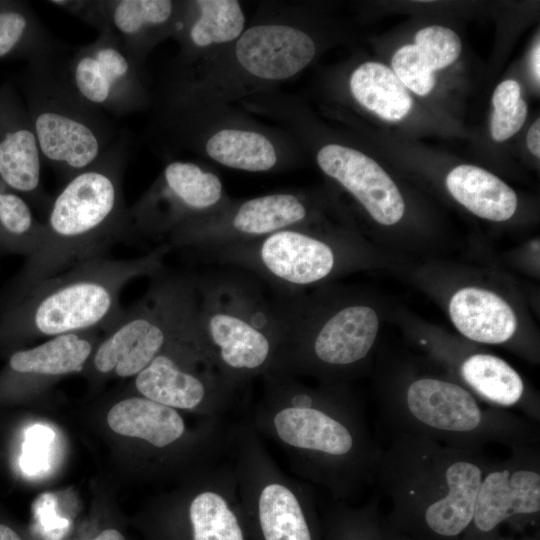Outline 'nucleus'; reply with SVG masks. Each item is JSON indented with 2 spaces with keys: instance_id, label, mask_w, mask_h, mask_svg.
Returning a JSON list of instances; mask_svg holds the SVG:
<instances>
[{
  "instance_id": "obj_1",
  "label": "nucleus",
  "mask_w": 540,
  "mask_h": 540,
  "mask_svg": "<svg viewBox=\"0 0 540 540\" xmlns=\"http://www.w3.org/2000/svg\"><path fill=\"white\" fill-rule=\"evenodd\" d=\"M130 151V136L122 128L96 163L64 183L45 215L38 248L1 294L0 308L36 284L109 256L112 246L134 238L123 191Z\"/></svg>"
},
{
  "instance_id": "obj_2",
  "label": "nucleus",
  "mask_w": 540,
  "mask_h": 540,
  "mask_svg": "<svg viewBox=\"0 0 540 540\" xmlns=\"http://www.w3.org/2000/svg\"><path fill=\"white\" fill-rule=\"evenodd\" d=\"M402 439L382 462L393 505L387 523L413 540H462L488 465L469 448Z\"/></svg>"
},
{
  "instance_id": "obj_3",
  "label": "nucleus",
  "mask_w": 540,
  "mask_h": 540,
  "mask_svg": "<svg viewBox=\"0 0 540 540\" xmlns=\"http://www.w3.org/2000/svg\"><path fill=\"white\" fill-rule=\"evenodd\" d=\"M167 243L133 258L110 256L75 265L46 279L0 308V340L108 330L124 308L120 295L131 281L165 270Z\"/></svg>"
},
{
  "instance_id": "obj_4",
  "label": "nucleus",
  "mask_w": 540,
  "mask_h": 540,
  "mask_svg": "<svg viewBox=\"0 0 540 540\" xmlns=\"http://www.w3.org/2000/svg\"><path fill=\"white\" fill-rule=\"evenodd\" d=\"M70 49L28 62L18 80L43 162L64 183L96 163L122 129L73 86L66 67Z\"/></svg>"
},
{
  "instance_id": "obj_5",
  "label": "nucleus",
  "mask_w": 540,
  "mask_h": 540,
  "mask_svg": "<svg viewBox=\"0 0 540 540\" xmlns=\"http://www.w3.org/2000/svg\"><path fill=\"white\" fill-rule=\"evenodd\" d=\"M194 331L202 350L229 373L248 374L273 360L282 341L277 299L237 271L196 276Z\"/></svg>"
},
{
  "instance_id": "obj_6",
  "label": "nucleus",
  "mask_w": 540,
  "mask_h": 540,
  "mask_svg": "<svg viewBox=\"0 0 540 540\" xmlns=\"http://www.w3.org/2000/svg\"><path fill=\"white\" fill-rule=\"evenodd\" d=\"M196 275L165 270L151 278L144 295L124 308L91 357L100 375L136 376L156 356L194 331Z\"/></svg>"
},
{
  "instance_id": "obj_7",
  "label": "nucleus",
  "mask_w": 540,
  "mask_h": 540,
  "mask_svg": "<svg viewBox=\"0 0 540 540\" xmlns=\"http://www.w3.org/2000/svg\"><path fill=\"white\" fill-rule=\"evenodd\" d=\"M276 299L282 324L277 354L282 362L350 366L364 359L375 342L379 321L368 305L344 304L323 313L314 299L300 294Z\"/></svg>"
},
{
  "instance_id": "obj_8",
  "label": "nucleus",
  "mask_w": 540,
  "mask_h": 540,
  "mask_svg": "<svg viewBox=\"0 0 540 540\" xmlns=\"http://www.w3.org/2000/svg\"><path fill=\"white\" fill-rule=\"evenodd\" d=\"M224 199L219 177L193 162L172 161L157 181L128 208L134 237L169 235L212 213Z\"/></svg>"
},
{
  "instance_id": "obj_9",
  "label": "nucleus",
  "mask_w": 540,
  "mask_h": 540,
  "mask_svg": "<svg viewBox=\"0 0 540 540\" xmlns=\"http://www.w3.org/2000/svg\"><path fill=\"white\" fill-rule=\"evenodd\" d=\"M309 217L305 200L295 193H274L248 199L223 213L189 221L168 235L171 248L207 249L261 239L301 225Z\"/></svg>"
},
{
  "instance_id": "obj_10",
  "label": "nucleus",
  "mask_w": 540,
  "mask_h": 540,
  "mask_svg": "<svg viewBox=\"0 0 540 540\" xmlns=\"http://www.w3.org/2000/svg\"><path fill=\"white\" fill-rule=\"evenodd\" d=\"M66 67L78 93L112 118L124 117L147 103L141 66L109 28L99 31L91 43L71 48Z\"/></svg>"
},
{
  "instance_id": "obj_11",
  "label": "nucleus",
  "mask_w": 540,
  "mask_h": 540,
  "mask_svg": "<svg viewBox=\"0 0 540 540\" xmlns=\"http://www.w3.org/2000/svg\"><path fill=\"white\" fill-rule=\"evenodd\" d=\"M402 420L416 436L448 440L452 446L469 448L472 439H489L504 421L497 413H485L473 395L462 386L436 378L413 381L405 394ZM470 449V448H469Z\"/></svg>"
},
{
  "instance_id": "obj_12",
  "label": "nucleus",
  "mask_w": 540,
  "mask_h": 540,
  "mask_svg": "<svg viewBox=\"0 0 540 540\" xmlns=\"http://www.w3.org/2000/svg\"><path fill=\"white\" fill-rule=\"evenodd\" d=\"M539 514V469L525 457L513 458L487 470L462 540H506L508 531L536 526Z\"/></svg>"
},
{
  "instance_id": "obj_13",
  "label": "nucleus",
  "mask_w": 540,
  "mask_h": 540,
  "mask_svg": "<svg viewBox=\"0 0 540 540\" xmlns=\"http://www.w3.org/2000/svg\"><path fill=\"white\" fill-rule=\"evenodd\" d=\"M43 164L23 98L6 82L0 86V181L46 215L53 197L42 184Z\"/></svg>"
},
{
  "instance_id": "obj_14",
  "label": "nucleus",
  "mask_w": 540,
  "mask_h": 540,
  "mask_svg": "<svg viewBox=\"0 0 540 540\" xmlns=\"http://www.w3.org/2000/svg\"><path fill=\"white\" fill-rule=\"evenodd\" d=\"M320 169L340 183L382 225H393L405 211L402 195L382 167L362 152L328 144L317 154Z\"/></svg>"
},
{
  "instance_id": "obj_15",
  "label": "nucleus",
  "mask_w": 540,
  "mask_h": 540,
  "mask_svg": "<svg viewBox=\"0 0 540 540\" xmlns=\"http://www.w3.org/2000/svg\"><path fill=\"white\" fill-rule=\"evenodd\" d=\"M316 46L304 31L289 25L263 24L243 31L235 45L240 66L264 80L295 76L313 60Z\"/></svg>"
},
{
  "instance_id": "obj_16",
  "label": "nucleus",
  "mask_w": 540,
  "mask_h": 540,
  "mask_svg": "<svg viewBox=\"0 0 540 540\" xmlns=\"http://www.w3.org/2000/svg\"><path fill=\"white\" fill-rule=\"evenodd\" d=\"M195 332L156 356L135 376V388L145 398L171 408L193 409L206 398L210 382L192 369L202 354Z\"/></svg>"
},
{
  "instance_id": "obj_17",
  "label": "nucleus",
  "mask_w": 540,
  "mask_h": 540,
  "mask_svg": "<svg viewBox=\"0 0 540 540\" xmlns=\"http://www.w3.org/2000/svg\"><path fill=\"white\" fill-rule=\"evenodd\" d=\"M176 16L177 5L170 0H104V29L118 37L139 66Z\"/></svg>"
},
{
  "instance_id": "obj_18",
  "label": "nucleus",
  "mask_w": 540,
  "mask_h": 540,
  "mask_svg": "<svg viewBox=\"0 0 540 540\" xmlns=\"http://www.w3.org/2000/svg\"><path fill=\"white\" fill-rule=\"evenodd\" d=\"M449 314L460 333L480 343H503L517 328V318L510 305L482 288L465 287L457 291L450 300Z\"/></svg>"
},
{
  "instance_id": "obj_19",
  "label": "nucleus",
  "mask_w": 540,
  "mask_h": 540,
  "mask_svg": "<svg viewBox=\"0 0 540 540\" xmlns=\"http://www.w3.org/2000/svg\"><path fill=\"white\" fill-rule=\"evenodd\" d=\"M98 331L51 337L37 346L13 352L8 367L17 375L55 378L82 371L98 344Z\"/></svg>"
},
{
  "instance_id": "obj_20",
  "label": "nucleus",
  "mask_w": 540,
  "mask_h": 540,
  "mask_svg": "<svg viewBox=\"0 0 540 540\" xmlns=\"http://www.w3.org/2000/svg\"><path fill=\"white\" fill-rule=\"evenodd\" d=\"M278 436L285 443L332 456L351 452V431L324 411L310 407H287L274 417Z\"/></svg>"
},
{
  "instance_id": "obj_21",
  "label": "nucleus",
  "mask_w": 540,
  "mask_h": 540,
  "mask_svg": "<svg viewBox=\"0 0 540 540\" xmlns=\"http://www.w3.org/2000/svg\"><path fill=\"white\" fill-rule=\"evenodd\" d=\"M450 194L473 214L491 221L511 218L518 200L511 187L491 172L474 165H459L446 177Z\"/></svg>"
},
{
  "instance_id": "obj_22",
  "label": "nucleus",
  "mask_w": 540,
  "mask_h": 540,
  "mask_svg": "<svg viewBox=\"0 0 540 540\" xmlns=\"http://www.w3.org/2000/svg\"><path fill=\"white\" fill-rule=\"evenodd\" d=\"M107 423L117 434L143 439L156 447L173 443L185 429L182 417L174 408L143 396L126 398L113 405Z\"/></svg>"
},
{
  "instance_id": "obj_23",
  "label": "nucleus",
  "mask_w": 540,
  "mask_h": 540,
  "mask_svg": "<svg viewBox=\"0 0 540 540\" xmlns=\"http://www.w3.org/2000/svg\"><path fill=\"white\" fill-rule=\"evenodd\" d=\"M67 46L27 2L0 1V59L22 58L30 62Z\"/></svg>"
},
{
  "instance_id": "obj_24",
  "label": "nucleus",
  "mask_w": 540,
  "mask_h": 540,
  "mask_svg": "<svg viewBox=\"0 0 540 540\" xmlns=\"http://www.w3.org/2000/svg\"><path fill=\"white\" fill-rule=\"evenodd\" d=\"M353 97L367 110L387 121H399L411 111L412 98L391 68L365 62L350 77Z\"/></svg>"
},
{
  "instance_id": "obj_25",
  "label": "nucleus",
  "mask_w": 540,
  "mask_h": 540,
  "mask_svg": "<svg viewBox=\"0 0 540 540\" xmlns=\"http://www.w3.org/2000/svg\"><path fill=\"white\" fill-rule=\"evenodd\" d=\"M205 151L223 166L249 172H265L277 163L272 142L255 131L220 130L207 140Z\"/></svg>"
},
{
  "instance_id": "obj_26",
  "label": "nucleus",
  "mask_w": 540,
  "mask_h": 540,
  "mask_svg": "<svg viewBox=\"0 0 540 540\" xmlns=\"http://www.w3.org/2000/svg\"><path fill=\"white\" fill-rule=\"evenodd\" d=\"M464 381L482 398L500 406H513L523 395L520 375L503 359L474 354L461 365Z\"/></svg>"
},
{
  "instance_id": "obj_27",
  "label": "nucleus",
  "mask_w": 540,
  "mask_h": 540,
  "mask_svg": "<svg viewBox=\"0 0 540 540\" xmlns=\"http://www.w3.org/2000/svg\"><path fill=\"white\" fill-rule=\"evenodd\" d=\"M43 228L28 201L0 181V254L29 257L41 242Z\"/></svg>"
},
{
  "instance_id": "obj_28",
  "label": "nucleus",
  "mask_w": 540,
  "mask_h": 540,
  "mask_svg": "<svg viewBox=\"0 0 540 540\" xmlns=\"http://www.w3.org/2000/svg\"><path fill=\"white\" fill-rule=\"evenodd\" d=\"M194 5L197 16L186 38L194 48H206L238 39L244 31L245 16L238 1L199 0Z\"/></svg>"
},
{
  "instance_id": "obj_29",
  "label": "nucleus",
  "mask_w": 540,
  "mask_h": 540,
  "mask_svg": "<svg viewBox=\"0 0 540 540\" xmlns=\"http://www.w3.org/2000/svg\"><path fill=\"white\" fill-rule=\"evenodd\" d=\"M492 103L491 135L495 141L502 142L516 134L527 117L520 84L511 79L501 82L493 93Z\"/></svg>"
},
{
  "instance_id": "obj_30",
  "label": "nucleus",
  "mask_w": 540,
  "mask_h": 540,
  "mask_svg": "<svg viewBox=\"0 0 540 540\" xmlns=\"http://www.w3.org/2000/svg\"><path fill=\"white\" fill-rule=\"evenodd\" d=\"M415 47L431 71L450 66L459 57L462 44L459 36L444 26H428L415 35Z\"/></svg>"
},
{
  "instance_id": "obj_31",
  "label": "nucleus",
  "mask_w": 540,
  "mask_h": 540,
  "mask_svg": "<svg viewBox=\"0 0 540 540\" xmlns=\"http://www.w3.org/2000/svg\"><path fill=\"white\" fill-rule=\"evenodd\" d=\"M391 64L392 71L402 84L417 95L425 96L434 88V72L427 67L415 45L398 49Z\"/></svg>"
},
{
  "instance_id": "obj_32",
  "label": "nucleus",
  "mask_w": 540,
  "mask_h": 540,
  "mask_svg": "<svg viewBox=\"0 0 540 540\" xmlns=\"http://www.w3.org/2000/svg\"><path fill=\"white\" fill-rule=\"evenodd\" d=\"M328 540H392V529L373 516L341 517L331 525Z\"/></svg>"
},
{
  "instance_id": "obj_33",
  "label": "nucleus",
  "mask_w": 540,
  "mask_h": 540,
  "mask_svg": "<svg viewBox=\"0 0 540 540\" xmlns=\"http://www.w3.org/2000/svg\"><path fill=\"white\" fill-rule=\"evenodd\" d=\"M56 7L99 31L104 29V0H51Z\"/></svg>"
},
{
  "instance_id": "obj_34",
  "label": "nucleus",
  "mask_w": 540,
  "mask_h": 540,
  "mask_svg": "<svg viewBox=\"0 0 540 540\" xmlns=\"http://www.w3.org/2000/svg\"><path fill=\"white\" fill-rule=\"evenodd\" d=\"M527 146L530 152L536 156H540V119L538 118L530 127L527 134Z\"/></svg>"
},
{
  "instance_id": "obj_35",
  "label": "nucleus",
  "mask_w": 540,
  "mask_h": 540,
  "mask_svg": "<svg viewBox=\"0 0 540 540\" xmlns=\"http://www.w3.org/2000/svg\"><path fill=\"white\" fill-rule=\"evenodd\" d=\"M290 402L293 407H310L313 405V398L308 393L297 392L292 396Z\"/></svg>"
},
{
  "instance_id": "obj_36",
  "label": "nucleus",
  "mask_w": 540,
  "mask_h": 540,
  "mask_svg": "<svg viewBox=\"0 0 540 540\" xmlns=\"http://www.w3.org/2000/svg\"><path fill=\"white\" fill-rule=\"evenodd\" d=\"M92 540H126L124 535L114 528H108L101 531Z\"/></svg>"
},
{
  "instance_id": "obj_37",
  "label": "nucleus",
  "mask_w": 540,
  "mask_h": 540,
  "mask_svg": "<svg viewBox=\"0 0 540 540\" xmlns=\"http://www.w3.org/2000/svg\"><path fill=\"white\" fill-rule=\"evenodd\" d=\"M540 46L539 43L534 47L531 55V64H532V71L534 74V77L537 79V82H539L540 79Z\"/></svg>"
},
{
  "instance_id": "obj_38",
  "label": "nucleus",
  "mask_w": 540,
  "mask_h": 540,
  "mask_svg": "<svg viewBox=\"0 0 540 540\" xmlns=\"http://www.w3.org/2000/svg\"><path fill=\"white\" fill-rule=\"evenodd\" d=\"M0 540H22V538L13 528L0 523Z\"/></svg>"
},
{
  "instance_id": "obj_39",
  "label": "nucleus",
  "mask_w": 540,
  "mask_h": 540,
  "mask_svg": "<svg viewBox=\"0 0 540 540\" xmlns=\"http://www.w3.org/2000/svg\"><path fill=\"white\" fill-rule=\"evenodd\" d=\"M392 529V528H391ZM392 540H413L412 538L396 532L392 529Z\"/></svg>"
}]
</instances>
